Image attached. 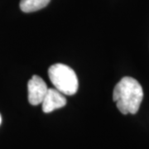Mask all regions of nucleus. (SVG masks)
<instances>
[{"label": "nucleus", "mask_w": 149, "mask_h": 149, "mask_svg": "<svg viewBox=\"0 0 149 149\" xmlns=\"http://www.w3.org/2000/svg\"><path fill=\"white\" fill-rule=\"evenodd\" d=\"M143 99V87L132 77H123L113 89V100L123 114L137 113Z\"/></svg>", "instance_id": "f257e3e1"}, {"label": "nucleus", "mask_w": 149, "mask_h": 149, "mask_svg": "<svg viewBox=\"0 0 149 149\" xmlns=\"http://www.w3.org/2000/svg\"><path fill=\"white\" fill-rule=\"evenodd\" d=\"M48 75L55 89L64 95H73L78 91V78L70 66L55 64L48 69Z\"/></svg>", "instance_id": "f03ea898"}, {"label": "nucleus", "mask_w": 149, "mask_h": 149, "mask_svg": "<svg viewBox=\"0 0 149 149\" xmlns=\"http://www.w3.org/2000/svg\"><path fill=\"white\" fill-rule=\"evenodd\" d=\"M48 88L46 82L38 75H33L27 83L28 101L32 105H38L42 103L47 93Z\"/></svg>", "instance_id": "7ed1b4c3"}, {"label": "nucleus", "mask_w": 149, "mask_h": 149, "mask_svg": "<svg viewBox=\"0 0 149 149\" xmlns=\"http://www.w3.org/2000/svg\"><path fill=\"white\" fill-rule=\"evenodd\" d=\"M42 110L44 113H51L57 109H61L66 104V99L56 89H48L47 93L43 99Z\"/></svg>", "instance_id": "20e7f679"}, {"label": "nucleus", "mask_w": 149, "mask_h": 149, "mask_svg": "<svg viewBox=\"0 0 149 149\" xmlns=\"http://www.w3.org/2000/svg\"><path fill=\"white\" fill-rule=\"evenodd\" d=\"M51 0H21L20 8L24 13H32L44 8Z\"/></svg>", "instance_id": "39448f33"}, {"label": "nucleus", "mask_w": 149, "mask_h": 149, "mask_svg": "<svg viewBox=\"0 0 149 149\" xmlns=\"http://www.w3.org/2000/svg\"><path fill=\"white\" fill-rule=\"evenodd\" d=\"M1 123H2V117H1V115H0V124H1Z\"/></svg>", "instance_id": "423d86ee"}]
</instances>
